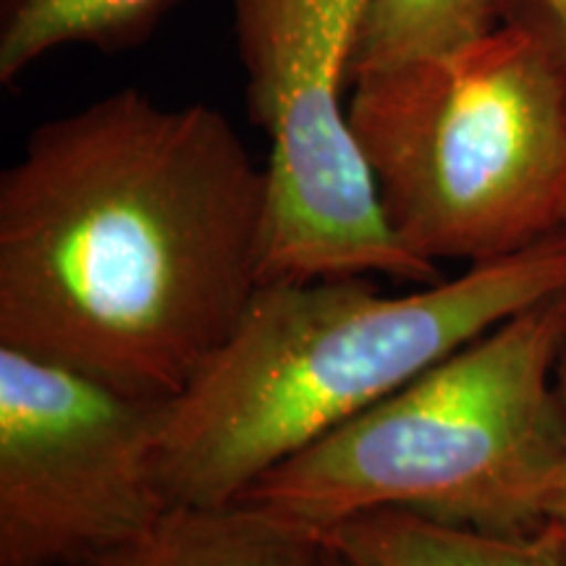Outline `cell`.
<instances>
[{"label":"cell","instance_id":"cell-14","mask_svg":"<svg viewBox=\"0 0 566 566\" xmlns=\"http://www.w3.org/2000/svg\"><path fill=\"white\" fill-rule=\"evenodd\" d=\"M328 566H344L342 562H338V556L331 548H328Z\"/></svg>","mask_w":566,"mask_h":566},{"label":"cell","instance_id":"cell-11","mask_svg":"<svg viewBox=\"0 0 566 566\" xmlns=\"http://www.w3.org/2000/svg\"><path fill=\"white\" fill-rule=\"evenodd\" d=\"M556 386H558V399H562V415H564V457H562V470H558L554 493H551V501H548V525H554L566 533V338H564L562 357H558V367H556Z\"/></svg>","mask_w":566,"mask_h":566},{"label":"cell","instance_id":"cell-12","mask_svg":"<svg viewBox=\"0 0 566 566\" xmlns=\"http://www.w3.org/2000/svg\"><path fill=\"white\" fill-rule=\"evenodd\" d=\"M541 3V9L548 13L551 19L556 21V24H564L566 21V0H537Z\"/></svg>","mask_w":566,"mask_h":566},{"label":"cell","instance_id":"cell-9","mask_svg":"<svg viewBox=\"0 0 566 566\" xmlns=\"http://www.w3.org/2000/svg\"><path fill=\"white\" fill-rule=\"evenodd\" d=\"M174 6L176 0H13L3 9L0 82L11 84L61 48L134 45Z\"/></svg>","mask_w":566,"mask_h":566},{"label":"cell","instance_id":"cell-8","mask_svg":"<svg viewBox=\"0 0 566 566\" xmlns=\"http://www.w3.org/2000/svg\"><path fill=\"white\" fill-rule=\"evenodd\" d=\"M344 566H564V533L493 535L412 512H367L325 530Z\"/></svg>","mask_w":566,"mask_h":566},{"label":"cell","instance_id":"cell-5","mask_svg":"<svg viewBox=\"0 0 566 566\" xmlns=\"http://www.w3.org/2000/svg\"><path fill=\"white\" fill-rule=\"evenodd\" d=\"M247 97L268 134L263 283L441 271L388 223L349 122L346 84L367 0H231Z\"/></svg>","mask_w":566,"mask_h":566},{"label":"cell","instance_id":"cell-3","mask_svg":"<svg viewBox=\"0 0 566 566\" xmlns=\"http://www.w3.org/2000/svg\"><path fill=\"white\" fill-rule=\"evenodd\" d=\"M566 294L522 310L273 467L239 501L315 530L412 512L493 535L548 527L564 457Z\"/></svg>","mask_w":566,"mask_h":566},{"label":"cell","instance_id":"cell-1","mask_svg":"<svg viewBox=\"0 0 566 566\" xmlns=\"http://www.w3.org/2000/svg\"><path fill=\"white\" fill-rule=\"evenodd\" d=\"M268 174L221 111L126 87L0 176V344L176 399L263 283Z\"/></svg>","mask_w":566,"mask_h":566},{"label":"cell","instance_id":"cell-13","mask_svg":"<svg viewBox=\"0 0 566 566\" xmlns=\"http://www.w3.org/2000/svg\"><path fill=\"white\" fill-rule=\"evenodd\" d=\"M554 27H556V34H558V45H562L564 63H566V21H564V24H556V21H554Z\"/></svg>","mask_w":566,"mask_h":566},{"label":"cell","instance_id":"cell-7","mask_svg":"<svg viewBox=\"0 0 566 566\" xmlns=\"http://www.w3.org/2000/svg\"><path fill=\"white\" fill-rule=\"evenodd\" d=\"M92 566H328L321 530L263 506H174L139 541Z\"/></svg>","mask_w":566,"mask_h":566},{"label":"cell","instance_id":"cell-15","mask_svg":"<svg viewBox=\"0 0 566 566\" xmlns=\"http://www.w3.org/2000/svg\"><path fill=\"white\" fill-rule=\"evenodd\" d=\"M564 533V530H562ZM564 566H566V533H564Z\"/></svg>","mask_w":566,"mask_h":566},{"label":"cell","instance_id":"cell-16","mask_svg":"<svg viewBox=\"0 0 566 566\" xmlns=\"http://www.w3.org/2000/svg\"><path fill=\"white\" fill-rule=\"evenodd\" d=\"M13 3V0H3V9H6V6H11Z\"/></svg>","mask_w":566,"mask_h":566},{"label":"cell","instance_id":"cell-6","mask_svg":"<svg viewBox=\"0 0 566 566\" xmlns=\"http://www.w3.org/2000/svg\"><path fill=\"white\" fill-rule=\"evenodd\" d=\"M168 405L0 344V566H92L150 533Z\"/></svg>","mask_w":566,"mask_h":566},{"label":"cell","instance_id":"cell-2","mask_svg":"<svg viewBox=\"0 0 566 566\" xmlns=\"http://www.w3.org/2000/svg\"><path fill=\"white\" fill-rule=\"evenodd\" d=\"M566 294V226L451 281L386 296L373 275L260 283L216 357L168 405L171 506L233 504L265 472L499 323Z\"/></svg>","mask_w":566,"mask_h":566},{"label":"cell","instance_id":"cell-4","mask_svg":"<svg viewBox=\"0 0 566 566\" xmlns=\"http://www.w3.org/2000/svg\"><path fill=\"white\" fill-rule=\"evenodd\" d=\"M349 122L388 223L424 263H488L566 226V63L546 11L359 76Z\"/></svg>","mask_w":566,"mask_h":566},{"label":"cell","instance_id":"cell-10","mask_svg":"<svg viewBox=\"0 0 566 566\" xmlns=\"http://www.w3.org/2000/svg\"><path fill=\"white\" fill-rule=\"evenodd\" d=\"M501 11L504 0H367L352 82L454 53L495 30Z\"/></svg>","mask_w":566,"mask_h":566}]
</instances>
